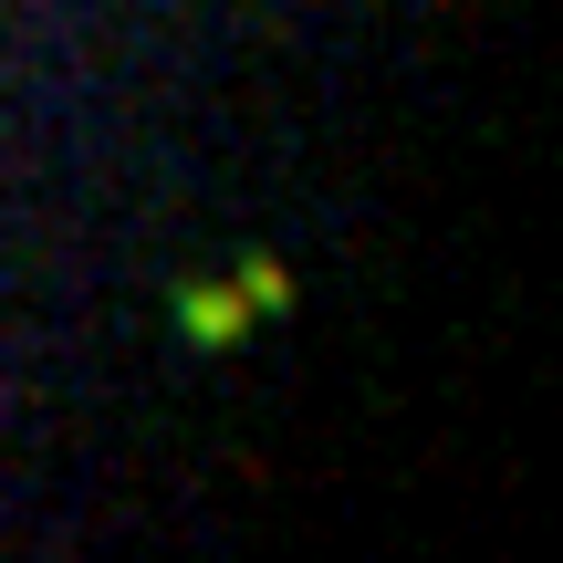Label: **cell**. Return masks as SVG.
Returning <instances> with one entry per match:
<instances>
[{"mask_svg": "<svg viewBox=\"0 0 563 563\" xmlns=\"http://www.w3.org/2000/svg\"><path fill=\"white\" fill-rule=\"evenodd\" d=\"M178 323H188L199 344H241V334H251V302L220 292V282H199V292H178Z\"/></svg>", "mask_w": 563, "mask_h": 563, "instance_id": "6da1fadb", "label": "cell"}, {"mask_svg": "<svg viewBox=\"0 0 563 563\" xmlns=\"http://www.w3.org/2000/svg\"><path fill=\"white\" fill-rule=\"evenodd\" d=\"M241 302H251V313H282V302H292V272H282V262H251L241 272Z\"/></svg>", "mask_w": 563, "mask_h": 563, "instance_id": "7a4b0ae2", "label": "cell"}]
</instances>
